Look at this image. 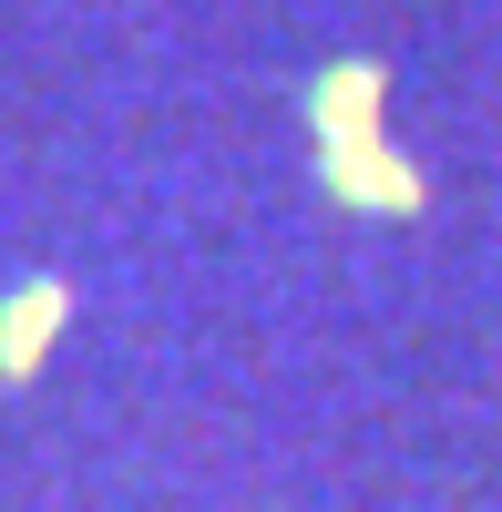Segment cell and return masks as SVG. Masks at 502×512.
Wrapping results in <instances>:
<instances>
[{
  "mask_svg": "<svg viewBox=\"0 0 502 512\" xmlns=\"http://www.w3.org/2000/svg\"><path fill=\"white\" fill-rule=\"evenodd\" d=\"M308 134H318V185L359 216H421L431 175L380 134V62H328L308 82Z\"/></svg>",
  "mask_w": 502,
  "mask_h": 512,
  "instance_id": "1",
  "label": "cell"
},
{
  "mask_svg": "<svg viewBox=\"0 0 502 512\" xmlns=\"http://www.w3.org/2000/svg\"><path fill=\"white\" fill-rule=\"evenodd\" d=\"M62 318H72V277L41 267V277H21V287H0V379H11V390H21L41 359H52Z\"/></svg>",
  "mask_w": 502,
  "mask_h": 512,
  "instance_id": "2",
  "label": "cell"
}]
</instances>
